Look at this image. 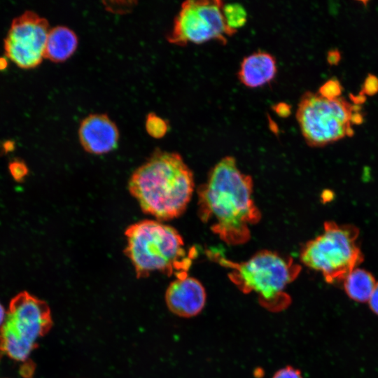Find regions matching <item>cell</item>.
Returning <instances> with one entry per match:
<instances>
[{
  "instance_id": "cell-1",
  "label": "cell",
  "mask_w": 378,
  "mask_h": 378,
  "mask_svg": "<svg viewBox=\"0 0 378 378\" xmlns=\"http://www.w3.org/2000/svg\"><path fill=\"white\" fill-rule=\"evenodd\" d=\"M253 187L251 177L240 171L234 158L226 156L215 164L198 188L201 220L227 244L248 241L250 226L260 219V211L253 199Z\"/></svg>"
},
{
  "instance_id": "cell-2",
  "label": "cell",
  "mask_w": 378,
  "mask_h": 378,
  "mask_svg": "<svg viewBox=\"0 0 378 378\" xmlns=\"http://www.w3.org/2000/svg\"><path fill=\"white\" fill-rule=\"evenodd\" d=\"M195 188L192 172L177 153L158 150L131 175L128 190L141 209L159 221L176 218Z\"/></svg>"
},
{
  "instance_id": "cell-3",
  "label": "cell",
  "mask_w": 378,
  "mask_h": 378,
  "mask_svg": "<svg viewBox=\"0 0 378 378\" xmlns=\"http://www.w3.org/2000/svg\"><path fill=\"white\" fill-rule=\"evenodd\" d=\"M125 255L138 279L159 272L176 278L188 275L196 251H188L179 232L157 220H144L125 230Z\"/></svg>"
},
{
  "instance_id": "cell-4",
  "label": "cell",
  "mask_w": 378,
  "mask_h": 378,
  "mask_svg": "<svg viewBox=\"0 0 378 378\" xmlns=\"http://www.w3.org/2000/svg\"><path fill=\"white\" fill-rule=\"evenodd\" d=\"M296 119L307 144L322 147L354 135L353 125L363 120L361 108L343 97L328 99L306 92L300 98Z\"/></svg>"
},
{
  "instance_id": "cell-5",
  "label": "cell",
  "mask_w": 378,
  "mask_h": 378,
  "mask_svg": "<svg viewBox=\"0 0 378 378\" xmlns=\"http://www.w3.org/2000/svg\"><path fill=\"white\" fill-rule=\"evenodd\" d=\"M323 232L302 248L301 261L322 274L328 283L344 280L363 261L357 242L358 229L354 225L324 223Z\"/></svg>"
},
{
  "instance_id": "cell-6",
  "label": "cell",
  "mask_w": 378,
  "mask_h": 378,
  "mask_svg": "<svg viewBox=\"0 0 378 378\" xmlns=\"http://www.w3.org/2000/svg\"><path fill=\"white\" fill-rule=\"evenodd\" d=\"M52 326L48 304L26 291L20 293L11 300L1 327L0 350L15 360H24Z\"/></svg>"
},
{
  "instance_id": "cell-7",
  "label": "cell",
  "mask_w": 378,
  "mask_h": 378,
  "mask_svg": "<svg viewBox=\"0 0 378 378\" xmlns=\"http://www.w3.org/2000/svg\"><path fill=\"white\" fill-rule=\"evenodd\" d=\"M217 258L223 266L232 269L230 276L234 283L244 291L254 292L268 302L282 296L300 271V267L291 258L267 250L239 263Z\"/></svg>"
},
{
  "instance_id": "cell-8",
  "label": "cell",
  "mask_w": 378,
  "mask_h": 378,
  "mask_svg": "<svg viewBox=\"0 0 378 378\" xmlns=\"http://www.w3.org/2000/svg\"><path fill=\"white\" fill-rule=\"evenodd\" d=\"M223 4L220 0L184 1L167 35L168 41L181 46L211 41L226 44L227 38L235 33L225 23L222 12Z\"/></svg>"
},
{
  "instance_id": "cell-9",
  "label": "cell",
  "mask_w": 378,
  "mask_h": 378,
  "mask_svg": "<svg viewBox=\"0 0 378 378\" xmlns=\"http://www.w3.org/2000/svg\"><path fill=\"white\" fill-rule=\"evenodd\" d=\"M50 29L46 18L25 11L11 23L4 41L6 55L22 69L36 67L45 58Z\"/></svg>"
},
{
  "instance_id": "cell-10",
  "label": "cell",
  "mask_w": 378,
  "mask_h": 378,
  "mask_svg": "<svg viewBox=\"0 0 378 378\" xmlns=\"http://www.w3.org/2000/svg\"><path fill=\"white\" fill-rule=\"evenodd\" d=\"M206 301L202 284L194 277L186 275L171 282L165 292L168 309L174 314L190 318L200 314Z\"/></svg>"
},
{
  "instance_id": "cell-11",
  "label": "cell",
  "mask_w": 378,
  "mask_h": 378,
  "mask_svg": "<svg viewBox=\"0 0 378 378\" xmlns=\"http://www.w3.org/2000/svg\"><path fill=\"white\" fill-rule=\"evenodd\" d=\"M78 137L86 152L102 155L117 147L119 132L116 125L108 115L96 113L82 120L78 129Z\"/></svg>"
},
{
  "instance_id": "cell-12",
  "label": "cell",
  "mask_w": 378,
  "mask_h": 378,
  "mask_svg": "<svg viewBox=\"0 0 378 378\" xmlns=\"http://www.w3.org/2000/svg\"><path fill=\"white\" fill-rule=\"evenodd\" d=\"M277 72L275 57L265 51L254 52L241 61L238 78L245 86L255 88L270 83Z\"/></svg>"
},
{
  "instance_id": "cell-13",
  "label": "cell",
  "mask_w": 378,
  "mask_h": 378,
  "mask_svg": "<svg viewBox=\"0 0 378 378\" xmlns=\"http://www.w3.org/2000/svg\"><path fill=\"white\" fill-rule=\"evenodd\" d=\"M78 46V37L71 29L57 26L48 35L45 58L54 62H62L70 57Z\"/></svg>"
},
{
  "instance_id": "cell-14",
  "label": "cell",
  "mask_w": 378,
  "mask_h": 378,
  "mask_svg": "<svg viewBox=\"0 0 378 378\" xmlns=\"http://www.w3.org/2000/svg\"><path fill=\"white\" fill-rule=\"evenodd\" d=\"M343 281L348 296L358 302L369 300L377 284L370 272L357 267L347 274Z\"/></svg>"
},
{
  "instance_id": "cell-15",
  "label": "cell",
  "mask_w": 378,
  "mask_h": 378,
  "mask_svg": "<svg viewBox=\"0 0 378 378\" xmlns=\"http://www.w3.org/2000/svg\"><path fill=\"white\" fill-rule=\"evenodd\" d=\"M222 12L226 26L235 34L246 23L247 12L240 4H224Z\"/></svg>"
},
{
  "instance_id": "cell-16",
  "label": "cell",
  "mask_w": 378,
  "mask_h": 378,
  "mask_svg": "<svg viewBox=\"0 0 378 378\" xmlns=\"http://www.w3.org/2000/svg\"><path fill=\"white\" fill-rule=\"evenodd\" d=\"M145 127L147 133L155 139L163 137L168 130V123L154 113H149L146 119Z\"/></svg>"
},
{
  "instance_id": "cell-17",
  "label": "cell",
  "mask_w": 378,
  "mask_h": 378,
  "mask_svg": "<svg viewBox=\"0 0 378 378\" xmlns=\"http://www.w3.org/2000/svg\"><path fill=\"white\" fill-rule=\"evenodd\" d=\"M342 86L337 78H330L324 83L319 88L318 93L328 99L340 97Z\"/></svg>"
},
{
  "instance_id": "cell-18",
  "label": "cell",
  "mask_w": 378,
  "mask_h": 378,
  "mask_svg": "<svg viewBox=\"0 0 378 378\" xmlns=\"http://www.w3.org/2000/svg\"><path fill=\"white\" fill-rule=\"evenodd\" d=\"M10 172L14 179L21 181L27 175L28 169L26 164L22 162H13L9 165Z\"/></svg>"
},
{
  "instance_id": "cell-19",
  "label": "cell",
  "mask_w": 378,
  "mask_h": 378,
  "mask_svg": "<svg viewBox=\"0 0 378 378\" xmlns=\"http://www.w3.org/2000/svg\"><path fill=\"white\" fill-rule=\"evenodd\" d=\"M272 378H303V377L298 369L286 366L277 370Z\"/></svg>"
},
{
  "instance_id": "cell-20",
  "label": "cell",
  "mask_w": 378,
  "mask_h": 378,
  "mask_svg": "<svg viewBox=\"0 0 378 378\" xmlns=\"http://www.w3.org/2000/svg\"><path fill=\"white\" fill-rule=\"evenodd\" d=\"M363 91L368 95H374L378 92V78L374 76L369 74L365 78Z\"/></svg>"
},
{
  "instance_id": "cell-21",
  "label": "cell",
  "mask_w": 378,
  "mask_h": 378,
  "mask_svg": "<svg viewBox=\"0 0 378 378\" xmlns=\"http://www.w3.org/2000/svg\"><path fill=\"white\" fill-rule=\"evenodd\" d=\"M368 302L372 312L378 314V282H377L375 288Z\"/></svg>"
},
{
  "instance_id": "cell-22",
  "label": "cell",
  "mask_w": 378,
  "mask_h": 378,
  "mask_svg": "<svg viewBox=\"0 0 378 378\" xmlns=\"http://www.w3.org/2000/svg\"><path fill=\"white\" fill-rule=\"evenodd\" d=\"M274 111L281 117H287L291 112L290 106L284 102L276 104Z\"/></svg>"
},
{
  "instance_id": "cell-23",
  "label": "cell",
  "mask_w": 378,
  "mask_h": 378,
  "mask_svg": "<svg viewBox=\"0 0 378 378\" xmlns=\"http://www.w3.org/2000/svg\"><path fill=\"white\" fill-rule=\"evenodd\" d=\"M340 59V55L339 51L332 50L328 53V62L330 64H336Z\"/></svg>"
},
{
  "instance_id": "cell-24",
  "label": "cell",
  "mask_w": 378,
  "mask_h": 378,
  "mask_svg": "<svg viewBox=\"0 0 378 378\" xmlns=\"http://www.w3.org/2000/svg\"><path fill=\"white\" fill-rule=\"evenodd\" d=\"M6 317V314L4 308L0 304V326H2V324H4Z\"/></svg>"
},
{
  "instance_id": "cell-25",
  "label": "cell",
  "mask_w": 378,
  "mask_h": 378,
  "mask_svg": "<svg viewBox=\"0 0 378 378\" xmlns=\"http://www.w3.org/2000/svg\"><path fill=\"white\" fill-rule=\"evenodd\" d=\"M6 61L3 59V58H0V69H4L6 66Z\"/></svg>"
}]
</instances>
